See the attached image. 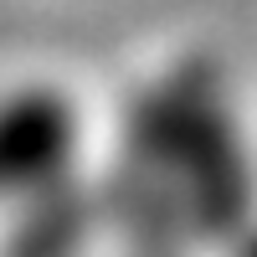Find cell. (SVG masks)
<instances>
[{"label": "cell", "mask_w": 257, "mask_h": 257, "mask_svg": "<svg viewBox=\"0 0 257 257\" xmlns=\"http://www.w3.org/2000/svg\"><path fill=\"white\" fill-rule=\"evenodd\" d=\"M77 149L72 108L52 93H16L0 103V196H41L62 180Z\"/></svg>", "instance_id": "cell-1"}]
</instances>
